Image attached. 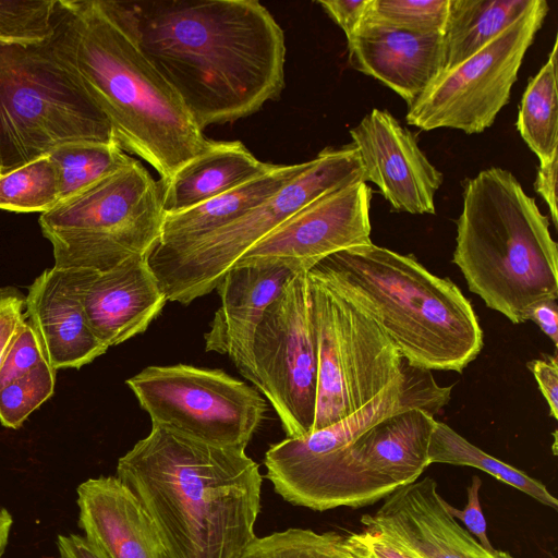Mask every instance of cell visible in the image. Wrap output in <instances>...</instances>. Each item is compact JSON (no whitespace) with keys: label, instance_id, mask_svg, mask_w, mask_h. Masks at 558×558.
Instances as JSON below:
<instances>
[{"label":"cell","instance_id":"obj_14","mask_svg":"<svg viewBox=\"0 0 558 558\" xmlns=\"http://www.w3.org/2000/svg\"><path fill=\"white\" fill-rule=\"evenodd\" d=\"M372 195L365 182L325 193L255 243L234 266L276 265L308 272L335 253L372 243Z\"/></svg>","mask_w":558,"mask_h":558},{"label":"cell","instance_id":"obj_29","mask_svg":"<svg viewBox=\"0 0 558 558\" xmlns=\"http://www.w3.org/2000/svg\"><path fill=\"white\" fill-rule=\"evenodd\" d=\"M239 558H350L344 535L290 527L255 537Z\"/></svg>","mask_w":558,"mask_h":558},{"label":"cell","instance_id":"obj_16","mask_svg":"<svg viewBox=\"0 0 558 558\" xmlns=\"http://www.w3.org/2000/svg\"><path fill=\"white\" fill-rule=\"evenodd\" d=\"M364 182L375 183L392 210L436 214L444 174L418 147L415 135L388 111L374 108L350 131Z\"/></svg>","mask_w":558,"mask_h":558},{"label":"cell","instance_id":"obj_15","mask_svg":"<svg viewBox=\"0 0 558 558\" xmlns=\"http://www.w3.org/2000/svg\"><path fill=\"white\" fill-rule=\"evenodd\" d=\"M446 501L437 482L425 476L392 492L361 523L410 558H514L483 547L448 512Z\"/></svg>","mask_w":558,"mask_h":558},{"label":"cell","instance_id":"obj_41","mask_svg":"<svg viewBox=\"0 0 558 558\" xmlns=\"http://www.w3.org/2000/svg\"><path fill=\"white\" fill-rule=\"evenodd\" d=\"M558 306L556 301H547L534 306L529 315L543 332L558 345Z\"/></svg>","mask_w":558,"mask_h":558},{"label":"cell","instance_id":"obj_1","mask_svg":"<svg viewBox=\"0 0 558 558\" xmlns=\"http://www.w3.org/2000/svg\"><path fill=\"white\" fill-rule=\"evenodd\" d=\"M140 49L199 130L233 122L284 87V34L256 0L120 1Z\"/></svg>","mask_w":558,"mask_h":558},{"label":"cell","instance_id":"obj_7","mask_svg":"<svg viewBox=\"0 0 558 558\" xmlns=\"http://www.w3.org/2000/svg\"><path fill=\"white\" fill-rule=\"evenodd\" d=\"M165 219L162 187L137 160L41 213L54 266L108 271L146 255L159 243Z\"/></svg>","mask_w":558,"mask_h":558},{"label":"cell","instance_id":"obj_8","mask_svg":"<svg viewBox=\"0 0 558 558\" xmlns=\"http://www.w3.org/2000/svg\"><path fill=\"white\" fill-rule=\"evenodd\" d=\"M364 182L355 146L325 147L276 194L233 222L195 241L156 245L147 259L167 301L190 304L208 294L241 256L289 217L325 193Z\"/></svg>","mask_w":558,"mask_h":558},{"label":"cell","instance_id":"obj_33","mask_svg":"<svg viewBox=\"0 0 558 558\" xmlns=\"http://www.w3.org/2000/svg\"><path fill=\"white\" fill-rule=\"evenodd\" d=\"M45 359L39 339L25 318L0 367V388L24 376Z\"/></svg>","mask_w":558,"mask_h":558},{"label":"cell","instance_id":"obj_38","mask_svg":"<svg viewBox=\"0 0 558 558\" xmlns=\"http://www.w3.org/2000/svg\"><path fill=\"white\" fill-rule=\"evenodd\" d=\"M553 417L558 418V360L557 353L545 360L537 359L529 363Z\"/></svg>","mask_w":558,"mask_h":558},{"label":"cell","instance_id":"obj_17","mask_svg":"<svg viewBox=\"0 0 558 558\" xmlns=\"http://www.w3.org/2000/svg\"><path fill=\"white\" fill-rule=\"evenodd\" d=\"M147 257L132 256L104 272L69 269L87 320L107 348L144 332L167 302Z\"/></svg>","mask_w":558,"mask_h":558},{"label":"cell","instance_id":"obj_13","mask_svg":"<svg viewBox=\"0 0 558 558\" xmlns=\"http://www.w3.org/2000/svg\"><path fill=\"white\" fill-rule=\"evenodd\" d=\"M307 271L293 274L255 332L253 355L259 390L289 438L313 430L317 343Z\"/></svg>","mask_w":558,"mask_h":558},{"label":"cell","instance_id":"obj_31","mask_svg":"<svg viewBox=\"0 0 558 558\" xmlns=\"http://www.w3.org/2000/svg\"><path fill=\"white\" fill-rule=\"evenodd\" d=\"M56 371L43 361L29 373L0 388V422L10 428L20 427L28 415L54 391Z\"/></svg>","mask_w":558,"mask_h":558},{"label":"cell","instance_id":"obj_43","mask_svg":"<svg viewBox=\"0 0 558 558\" xmlns=\"http://www.w3.org/2000/svg\"><path fill=\"white\" fill-rule=\"evenodd\" d=\"M61 558V557H60Z\"/></svg>","mask_w":558,"mask_h":558},{"label":"cell","instance_id":"obj_30","mask_svg":"<svg viewBox=\"0 0 558 558\" xmlns=\"http://www.w3.org/2000/svg\"><path fill=\"white\" fill-rule=\"evenodd\" d=\"M57 0H0V46H39L53 32Z\"/></svg>","mask_w":558,"mask_h":558},{"label":"cell","instance_id":"obj_23","mask_svg":"<svg viewBox=\"0 0 558 558\" xmlns=\"http://www.w3.org/2000/svg\"><path fill=\"white\" fill-rule=\"evenodd\" d=\"M305 165L306 161L275 165L270 171L205 203L177 214H165L158 245L185 244L233 222L281 190Z\"/></svg>","mask_w":558,"mask_h":558},{"label":"cell","instance_id":"obj_12","mask_svg":"<svg viewBox=\"0 0 558 558\" xmlns=\"http://www.w3.org/2000/svg\"><path fill=\"white\" fill-rule=\"evenodd\" d=\"M546 0L532 5L508 28L459 65L442 71L412 102L405 121L423 131L440 128L477 134L508 104L525 52L548 13Z\"/></svg>","mask_w":558,"mask_h":558},{"label":"cell","instance_id":"obj_42","mask_svg":"<svg viewBox=\"0 0 558 558\" xmlns=\"http://www.w3.org/2000/svg\"><path fill=\"white\" fill-rule=\"evenodd\" d=\"M12 522L11 514L5 509H0V558L8 544Z\"/></svg>","mask_w":558,"mask_h":558},{"label":"cell","instance_id":"obj_2","mask_svg":"<svg viewBox=\"0 0 558 558\" xmlns=\"http://www.w3.org/2000/svg\"><path fill=\"white\" fill-rule=\"evenodd\" d=\"M46 41L69 78L102 112L114 140L166 183L211 140L143 54L120 1L57 0Z\"/></svg>","mask_w":558,"mask_h":558},{"label":"cell","instance_id":"obj_18","mask_svg":"<svg viewBox=\"0 0 558 558\" xmlns=\"http://www.w3.org/2000/svg\"><path fill=\"white\" fill-rule=\"evenodd\" d=\"M347 43L350 65L385 84L408 106L444 71L441 33L401 31L365 15Z\"/></svg>","mask_w":558,"mask_h":558},{"label":"cell","instance_id":"obj_34","mask_svg":"<svg viewBox=\"0 0 558 558\" xmlns=\"http://www.w3.org/2000/svg\"><path fill=\"white\" fill-rule=\"evenodd\" d=\"M482 481L478 476L472 477L471 484L466 489L468 501L463 510L457 509L446 501V509L454 518L463 522L466 530L473 534L477 542L488 550H494L488 535L487 523L482 511L480 501V489Z\"/></svg>","mask_w":558,"mask_h":558},{"label":"cell","instance_id":"obj_20","mask_svg":"<svg viewBox=\"0 0 558 558\" xmlns=\"http://www.w3.org/2000/svg\"><path fill=\"white\" fill-rule=\"evenodd\" d=\"M25 308L54 371L80 368L108 350L87 320L69 269L52 267L37 277L28 289Z\"/></svg>","mask_w":558,"mask_h":558},{"label":"cell","instance_id":"obj_9","mask_svg":"<svg viewBox=\"0 0 558 558\" xmlns=\"http://www.w3.org/2000/svg\"><path fill=\"white\" fill-rule=\"evenodd\" d=\"M116 141L110 123L39 46H0V174L69 142Z\"/></svg>","mask_w":558,"mask_h":558},{"label":"cell","instance_id":"obj_21","mask_svg":"<svg viewBox=\"0 0 558 558\" xmlns=\"http://www.w3.org/2000/svg\"><path fill=\"white\" fill-rule=\"evenodd\" d=\"M76 492L78 525L108 558H161L149 517L120 478H88Z\"/></svg>","mask_w":558,"mask_h":558},{"label":"cell","instance_id":"obj_4","mask_svg":"<svg viewBox=\"0 0 558 558\" xmlns=\"http://www.w3.org/2000/svg\"><path fill=\"white\" fill-rule=\"evenodd\" d=\"M315 267L380 326L410 366L462 373L481 353L483 330L470 301L413 255L369 243Z\"/></svg>","mask_w":558,"mask_h":558},{"label":"cell","instance_id":"obj_26","mask_svg":"<svg viewBox=\"0 0 558 558\" xmlns=\"http://www.w3.org/2000/svg\"><path fill=\"white\" fill-rule=\"evenodd\" d=\"M428 462L480 469L538 502L558 509L557 498L541 481L483 451L446 423L435 422L428 445Z\"/></svg>","mask_w":558,"mask_h":558},{"label":"cell","instance_id":"obj_28","mask_svg":"<svg viewBox=\"0 0 558 558\" xmlns=\"http://www.w3.org/2000/svg\"><path fill=\"white\" fill-rule=\"evenodd\" d=\"M59 201L57 170L47 154L0 174V209L41 214Z\"/></svg>","mask_w":558,"mask_h":558},{"label":"cell","instance_id":"obj_25","mask_svg":"<svg viewBox=\"0 0 558 558\" xmlns=\"http://www.w3.org/2000/svg\"><path fill=\"white\" fill-rule=\"evenodd\" d=\"M557 36L548 60L530 77L519 107L517 129L529 148L545 163L558 155Z\"/></svg>","mask_w":558,"mask_h":558},{"label":"cell","instance_id":"obj_32","mask_svg":"<svg viewBox=\"0 0 558 558\" xmlns=\"http://www.w3.org/2000/svg\"><path fill=\"white\" fill-rule=\"evenodd\" d=\"M449 0H371L366 16L416 34L444 33Z\"/></svg>","mask_w":558,"mask_h":558},{"label":"cell","instance_id":"obj_3","mask_svg":"<svg viewBox=\"0 0 558 558\" xmlns=\"http://www.w3.org/2000/svg\"><path fill=\"white\" fill-rule=\"evenodd\" d=\"M117 477L149 517L161 558H239L256 537L263 478L243 448L151 425L118 460Z\"/></svg>","mask_w":558,"mask_h":558},{"label":"cell","instance_id":"obj_35","mask_svg":"<svg viewBox=\"0 0 558 558\" xmlns=\"http://www.w3.org/2000/svg\"><path fill=\"white\" fill-rule=\"evenodd\" d=\"M25 299L13 289L0 290V367L26 316Z\"/></svg>","mask_w":558,"mask_h":558},{"label":"cell","instance_id":"obj_39","mask_svg":"<svg viewBox=\"0 0 558 558\" xmlns=\"http://www.w3.org/2000/svg\"><path fill=\"white\" fill-rule=\"evenodd\" d=\"M557 168L558 155L551 160L539 163L534 183L535 191L544 198L549 207L550 218L554 226L558 227V209H557Z\"/></svg>","mask_w":558,"mask_h":558},{"label":"cell","instance_id":"obj_27","mask_svg":"<svg viewBox=\"0 0 558 558\" xmlns=\"http://www.w3.org/2000/svg\"><path fill=\"white\" fill-rule=\"evenodd\" d=\"M47 155L57 170L60 201L116 172L132 159L117 141L69 142Z\"/></svg>","mask_w":558,"mask_h":558},{"label":"cell","instance_id":"obj_40","mask_svg":"<svg viewBox=\"0 0 558 558\" xmlns=\"http://www.w3.org/2000/svg\"><path fill=\"white\" fill-rule=\"evenodd\" d=\"M57 545L61 558H108L97 546L82 535H58Z\"/></svg>","mask_w":558,"mask_h":558},{"label":"cell","instance_id":"obj_19","mask_svg":"<svg viewBox=\"0 0 558 558\" xmlns=\"http://www.w3.org/2000/svg\"><path fill=\"white\" fill-rule=\"evenodd\" d=\"M293 275L276 265L234 266L217 286L220 305L205 333V350L227 354L239 372L259 389L253 345L267 308Z\"/></svg>","mask_w":558,"mask_h":558},{"label":"cell","instance_id":"obj_5","mask_svg":"<svg viewBox=\"0 0 558 558\" xmlns=\"http://www.w3.org/2000/svg\"><path fill=\"white\" fill-rule=\"evenodd\" d=\"M452 263L485 305L513 324L558 299V246L549 220L509 170L490 167L463 182Z\"/></svg>","mask_w":558,"mask_h":558},{"label":"cell","instance_id":"obj_6","mask_svg":"<svg viewBox=\"0 0 558 558\" xmlns=\"http://www.w3.org/2000/svg\"><path fill=\"white\" fill-rule=\"evenodd\" d=\"M435 422L422 409L408 410L338 448L287 437L266 451V476L277 494L296 506L316 511L367 507L420 478L429 465Z\"/></svg>","mask_w":558,"mask_h":558},{"label":"cell","instance_id":"obj_37","mask_svg":"<svg viewBox=\"0 0 558 558\" xmlns=\"http://www.w3.org/2000/svg\"><path fill=\"white\" fill-rule=\"evenodd\" d=\"M317 3L342 28L348 38L362 24L371 0H320Z\"/></svg>","mask_w":558,"mask_h":558},{"label":"cell","instance_id":"obj_22","mask_svg":"<svg viewBox=\"0 0 558 558\" xmlns=\"http://www.w3.org/2000/svg\"><path fill=\"white\" fill-rule=\"evenodd\" d=\"M258 160L240 141H211L181 167L162 187L166 215L177 214L233 190L274 168Z\"/></svg>","mask_w":558,"mask_h":558},{"label":"cell","instance_id":"obj_24","mask_svg":"<svg viewBox=\"0 0 558 558\" xmlns=\"http://www.w3.org/2000/svg\"><path fill=\"white\" fill-rule=\"evenodd\" d=\"M534 0H449L442 33L444 71L450 70L487 45L514 23Z\"/></svg>","mask_w":558,"mask_h":558},{"label":"cell","instance_id":"obj_10","mask_svg":"<svg viewBox=\"0 0 558 558\" xmlns=\"http://www.w3.org/2000/svg\"><path fill=\"white\" fill-rule=\"evenodd\" d=\"M307 276L317 343L313 433L364 407L402 375L408 362L322 271L313 267Z\"/></svg>","mask_w":558,"mask_h":558},{"label":"cell","instance_id":"obj_11","mask_svg":"<svg viewBox=\"0 0 558 558\" xmlns=\"http://www.w3.org/2000/svg\"><path fill=\"white\" fill-rule=\"evenodd\" d=\"M126 385L153 426L220 447L245 449L267 411L256 389L220 369L148 366Z\"/></svg>","mask_w":558,"mask_h":558},{"label":"cell","instance_id":"obj_36","mask_svg":"<svg viewBox=\"0 0 558 558\" xmlns=\"http://www.w3.org/2000/svg\"><path fill=\"white\" fill-rule=\"evenodd\" d=\"M344 543L350 558H410L368 529L344 535Z\"/></svg>","mask_w":558,"mask_h":558}]
</instances>
